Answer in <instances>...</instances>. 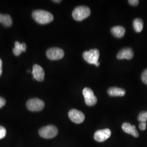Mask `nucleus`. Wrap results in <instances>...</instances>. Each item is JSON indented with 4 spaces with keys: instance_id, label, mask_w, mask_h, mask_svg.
Returning a JSON list of instances; mask_svg holds the SVG:
<instances>
[{
    "instance_id": "obj_1",
    "label": "nucleus",
    "mask_w": 147,
    "mask_h": 147,
    "mask_svg": "<svg viewBox=\"0 0 147 147\" xmlns=\"http://www.w3.org/2000/svg\"><path fill=\"white\" fill-rule=\"evenodd\" d=\"M32 15L33 19L39 24H47L53 20V14L47 11L36 10L33 11Z\"/></svg>"
},
{
    "instance_id": "obj_2",
    "label": "nucleus",
    "mask_w": 147,
    "mask_h": 147,
    "mask_svg": "<svg viewBox=\"0 0 147 147\" xmlns=\"http://www.w3.org/2000/svg\"><path fill=\"white\" fill-rule=\"evenodd\" d=\"M100 53L98 49H91L89 51H84L83 53V57L87 63L90 64H94L99 67L100 63L98 62Z\"/></svg>"
},
{
    "instance_id": "obj_3",
    "label": "nucleus",
    "mask_w": 147,
    "mask_h": 147,
    "mask_svg": "<svg viewBox=\"0 0 147 147\" xmlns=\"http://www.w3.org/2000/svg\"><path fill=\"white\" fill-rule=\"evenodd\" d=\"M90 14V10L87 6H78L76 7L72 13L74 19L76 21H82Z\"/></svg>"
},
{
    "instance_id": "obj_4",
    "label": "nucleus",
    "mask_w": 147,
    "mask_h": 147,
    "mask_svg": "<svg viewBox=\"0 0 147 147\" xmlns=\"http://www.w3.org/2000/svg\"><path fill=\"white\" fill-rule=\"evenodd\" d=\"M58 129L56 126L53 125H49L42 127L39 130V135L42 138L47 139H50L55 137L58 135Z\"/></svg>"
},
{
    "instance_id": "obj_5",
    "label": "nucleus",
    "mask_w": 147,
    "mask_h": 147,
    "mask_svg": "<svg viewBox=\"0 0 147 147\" xmlns=\"http://www.w3.org/2000/svg\"><path fill=\"white\" fill-rule=\"evenodd\" d=\"M27 109L31 111L37 112L42 110L45 106V103L42 100L38 98H33L27 101Z\"/></svg>"
},
{
    "instance_id": "obj_6",
    "label": "nucleus",
    "mask_w": 147,
    "mask_h": 147,
    "mask_svg": "<svg viewBox=\"0 0 147 147\" xmlns=\"http://www.w3.org/2000/svg\"><path fill=\"white\" fill-rule=\"evenodd\" d=\"M83 95L84 96L86 104L89 106H94L96 104L97 98L95 96L94 92L89 88L86 87L83 89Z\"/></svg>"
},
{
    "instance_id": "obj_7",
    "label": "nucleus",
    "mask_w": 147,
    "mask_h": 147,
    "mask_svg": "<svg viewBox=\"0 0 147 147\" xmlns=\"http://www.w3.org/2000/svg\"><path fill=\"white\" fill-rule=\"evenodd\" d=\"M47 58L51 60H58L63 58L64 53L63 50L58 47H52L47 51Z\"/></svg>"
},
{
    "instance_id": "obj_8",
    "label": "nucleus",
    "mask_w": 147,
    "mask_h": 147,
    "mask_svg": "<svg viewBox=\"0 0 147 147\" xmlns=\"http://www.w3.org/2000/svg\"><path fill=\"white\" fill-rule=\"evenodd\" d=\"M68 116L70 119L76 124L82 123L85 119L84 113L76 109H72L69 112Z\"/></svg>"
},
{
    "instance_id": "obj_9",
    "label": "nucleus",
    "mask_w": 147,
    "mask_h": 147,
    "mask_svg": "<svg viewBox=\"0 0 147 147\" xmlns=\"http://www.w3.org/2000/svg\"><path fill=\"white\" fill-rule=\"evenodd\" d=\"M111 135V131L109 129L98 130L95 132V140L98 142H103L109 138Z\"/></svg>"
},
{
    "instance_id": "obj_10",
    "label": "nucleus",
    "mask_w": 147,
    "mask_h": 147,
    "mask_svg": "<svg viewBox=\"0 0 147 147\" xmlns=\"http://www.w3.org/2000/svg\"><path fill=\"white\" fill-rule=\"evenodd\" d=\"M32 74L33 75V79L38 81H42L44 80V70L42 67L38 64H34L33 66Z\"/></svg>"
},
{
    "instance_id": "obj_11",
    "label": "nucleus",
    "mask_w": 147,
    "mask_h": 147,
    "mask_svg": "<svg viewBox=\"0 0 147 147\" xmlns=\"http://www.w3.org/2000/svg\"><path fill=\"white\" fill-rule=\"evenodd\" d=\"M134 51L130 47L124 48L118 53L117 57L119 59H131L134 57Z\"/></svg>"
},
{
    "instance_id": "obj_12",
    "label": "nucleus",
    "mask_w": 147,
    "mask_h": 147,
    "mask_svg": "<svg viewBox=\"0 0 147 147\" xmlns=\"http://www.w3.org/2000/svg\"><path fill=\"white\" fill-rule=\"evenodd\" d=\"M121 128L127 134H130L133 136L138 137L139 136V134L136 129V126L132 125L129 123H124L122 124Z\"/></svg>"
},
{
    "instance_id": "obj_13",
    "label": "nucleus",
    "mask_w": 147,
    "mask_h": 147,
    "mask_svg": "<svg viewBox=\"0 0 147 147\" xmlns=\"http://www.w3.org/2000/svg\"><path fill=\"white\" fill-rule=\"evenodd\" d=\"M26 45L25 43H20L16 41L15 42V47L13 49V52L14 55L18 56L22 52L26 51Z\"/></svg>"
},
{
    "instance_id": "obj_14",
    "label": "nucleus",
    "mask_w": 147,
    "mask_h": 147,
    "mask_svg": "<svg viewBox=\"0 0 147 147\" xmlns=\"http://www.w3.org/2000/svg\"><path fill=\"white\" fill-rule=\"evenodd\" d=\"M107 92L111 96H123L125 94V90L118 87H111Z\"/></svg>"
},
{
    "instance_id": "obj_15",
    "label": "nucleus",
    "mask_w": 147,
    "mask_h": 147,
    "mask_svg": "<svg viewBox=\"0 0 147 147\" xmlns=\"http://www.w3.org/2000/svg\"><path fill=\"white\" fill-rule=\"evenodd\" d=\"M111 32L115 37L117 38H121L125 34V29L123 27L117 26L112 27L111 30Z\"/></svg>"
},
{
    "instance_id": "obj_16",
    "label": "nucleus",
    "mask_w": 147,
    "mask_h": 147,
    "mask_svg": "<svg viewBox=\"0 0 147 147\" xmlns=\"http://www.w3.org/2000/svg\"><path fill=\"white\" fill-rule=\"evenodd\" d=\"M13 21L11 16L8 14H2L0 13V24H2L5 27H9L12 25Z\"/></svg>"
},
{
    "instance_id": "obj_17",
    "label": "nucleus",
    "mask_w": 147,
    "mask_h": 147,
    "mask_svg": "<svg viewBox=\"0 0 147 147\" xmlns=\"http://www.w3.org/2000/svg\"><path fill=\"white\" fill-rule=\"evenodd\" d=\"M133 27L135 31L140 33L143 28V22L141 19H136L133 21Z\"/></svg>"
},
{
    "instance_id": "obj_18",
    "label": "nucleus",
    "mask_w": 147,
    "mask_h": 147,
    "mask_svg": "<svg viewBox=\"0 0 147 147\" xmlns=\"http://www.w3.org/2000/svg\"><path fill=\"white\" fill-rule=\"evenodd\" d=\"M138 120L140 122H147V111L141 112L138 116Z\"/></svg>"
},
{
    "instance_id": "obj_19",
    "label": "nucleus",
    "mask_w": 147,
    "mask_h": 147,
    "mask_svg": "<svg viewBox=\"0 0 147 147\" xmlns=\"http://www.w3.org/2000/svg\"><path fill=\"white\" fill-rule=\"evenodd\" d=\"M141 79L143 83L147 84V69L144 70L142 73Z\"/></svg>"
},
{
    "instance_id": "obj_20",
    "label": "nucleus",
    "mask_w": 147,
    "mask_h": 147,
    "mask_svg": "<svg viewBox=\"0 0 147 147\" xmlns=\"http://www.w3.org/2000/svg\"><path fill=\"white\" fill-rule=\"evenodd\" d=\"M6 135V130L2 126H0V140L3 138Z\"/></svg>"
},
{
    "instance_id": "obj_21",
    "label": "nucleus",
    "mask_w": 147,
    "mask_h": 147,
    "mask_svg": "<svg viewBox=\"0 0 147 147\" xmlns=\"http://www.w3.org/2000/svg\"><path fill=\"white\" fill-rule=\"evenodd\" d=\"M147 127V123L146 122H141L139 124V128L140 130L144 131L146 129Z\"/></svg>"
},
{
    "instance_id": "obj_22",
    "label": "nucleus",
    "mask_w": 147,
    "mask_h": 147,
    "mask_svg": "<svg viewBox=\"0 0 147 147\" xmlns=\"http://www.w3.org/2000/svg\"><path fill=\"white\" fill-rule=\"evenodd\" d=\"M128 2L131 5H134V6L137 5L139 3V1L138 0H129L128 1Z\"/></svg>"
},
{
    "instance_id": "obj_23",
    "label": "nucleus",
    "mask_w": 147,
    "mask_h": 147,
    "mask_svg": "<svg viewBox=\"0 0 147 147\" xmlns=\"http://www.w3.org/2000/svg\"><path fill=\"white\" fill-rule=\"evenodd\" d=\"M5 104V100L4 98L0 97V109L4 106Z\"/></svg>"
},
{
    "instance_id": "obj_24",
    "label": "nucleus",
    "mask_w": 147,
    "mask_h": 147,
    "mask_svg": "<svg viewBox=\"0 0 147 147\" xmlns=\"http://www.w3.org/2000/svg\"><path fill=\"white\" fill-rule=\"evenodd\" d=\"M2 74V61L0 59V76Z\"/></svg>"
},
{
    "instance_id": "obj_25",
    "label": "nucleus",
    "mask_w": 147,
    "mask_h": 147,
    "mask_svg": "<svg viewBox=\"0 0 147 147\" xmlns=\"http://www.w3.org/2000/svg\"><path fill=\"white\" fill-rule=\"evenodd\" d=\"M53 2H57V3H59V2H61V1H60V0H59V1H53Z\"/></svg>"
}]
</instances>
